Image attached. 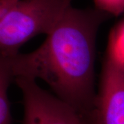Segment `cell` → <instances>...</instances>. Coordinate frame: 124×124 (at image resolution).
Masks as SVG:
<instances>
[{"instance_id":"cell-2","label":"cell","mask_w":124,"mask_h":124,"mask_svg":"<svg viewBox=\"0 0 124 124\" xmlns=\"http://www.w3.org/2000/svg\"><path fill=\"white\" fill-rule=\"evenodd\" d=\"M71 2L18 0L0 19V53L15 54L28 40L48 35Z\"/></svg>"},{"instance_id":"cell-3","label":"cell","mask_w":124,"mask_h":124,"mask_svg":"<svg viewBox=\"0 0 124 124\" xmlns=\"http://www.w3.org/2000/svg\"><path fill=\"white\" fill-rule=\"evenodd\" d=\"M23 95V124H92L73 108L46 91L35 79H15Z\"/></svg>"},{"instance_id":"cell-7","label":"cell","mask_w":124,"mask_h":124,"mask_svg":"<svg viewBox=\"0 0 124 124\" xmlns=\"http://www.w3.org/2000/svg\"><path fill=\"white\" fill-rule=\"evenodd\" d=\"M95 8L110 16H119L124 12V0H94Z\"/></svg>"},{"instance_id":"cell-1","label":"cell","mask_w":124,"mask_h":124,"mask_svg":"<svg viewBox=\"0 0 124 124\" xmlns=\"http://www.w3.org/2000/svg\"><path fill=\"white\" fill-rule=\"evenodd\" d=\"M110 17L96 8L68 6L38 48L12 56L15 79L43 80L56 97L91 123L97 34Z\"/></svg>"},{"instance_id":"cell-8","label":"cell","mask_w":124,"mask_h":124,"mask_svg":"<svg viewBox=\"0 0 124 124\" xmlns=\"http://www.w3.org/2000/svg\"><path fill=\"white\" fill-rule=\"evenodd\" d=\"M18 0H0V19Z\"/></svg>"},{"instance_id":"cell-4","label":"cell","mask_w":124,"mask_h":124,"mask_svg":"<svg viewBox=\"0 0 124 124\" xmlns=\"http://www.w3.org/2000/svg\"><path fill=\"white\" fill-rule=\"evenodd\" d=\"M92 124H124V64L107 49Z\"/></svg>"},{"instance_id":"cell-5","label":"cell","mask_w":124,"mask_h":124,"mask_svg":"<svg viewBox=\"0 0 124 124\" xmlns=\"http://www.w3.org/2000/svg\"><path fill=\"white\" fill-rule=\"evenodd\" d=\"M13 55L0 53V124H11L8 88L12 81L15 80Z\"/></svg>"},{"instance_id":"cell-6","label":"cell","mask_w":124,"mask_h":124,"mask_svg":"<svg viewBox=\"0 0 124 124\" xmlns=\"http://www.w3.org/2000/svg\"><path fill=\"white\" fill-rule=\"evenodd\" d=\"M107 49L124 64V19L111 31Z\"/></svg>"},{"instance_id":"cell-9","label":"cell","mask_w":124,"mask_h":124,"mask_svg":"<svg viewBox=\"0 0 124 124\" xmlns=\"http://www.w3.org/2000/svg\"><path fill=\"white\" fill-rule=\"evenodd\" d=\"M66 1H69V2H71V1H72V0H66Z\"/></svg>"}]
</instances>
